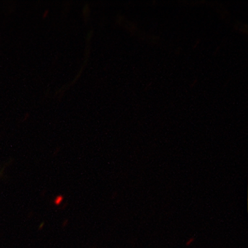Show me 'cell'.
Returning a JSON list of instances; mask_svg holds the SVG:
<instances>
[{"instance_id":"6da1fadb","label":"cell","mask_w":248,"mask_h":248,"mask_svg":"<svg viewBox=\"0 0 248 248\" xmlns=\"http://www.w3.org/2000/svg\"><path fill=\"white\" fill-rule=\"evenodd\" d=\"M194 239H191L190 240V241H188V242H187V244H186V245H187V246H189V245H190L191 244V243L192 242V241H194Z\"/></svg>"}]
</instances>
